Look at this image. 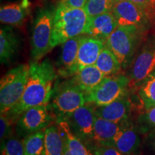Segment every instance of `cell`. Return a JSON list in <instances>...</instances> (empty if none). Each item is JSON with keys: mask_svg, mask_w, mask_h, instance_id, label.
Returning <instances> with one entry per match:
<instances>
[{"mask_svg": "<svg viewBox=\"0 0 155 155\" xmlns=\"http://www.w3.org/2000/svg\"><path fill=\"white\" fill-rule=\"evenodd\" d=\"M57 71L49 60L33 61L29 65L28 82L22 98L16 105L5 113L17 122L19 116L33 106L48 105L53 97Z\"/></svg>", "mask_w": 155, "mask_h": 155, "instance_id": "6da1fadb", "label": "cell"}, {"mask_svg": "<svg viewBox=\"0 0 155 155\" xmlns=\"http://www.w3.org/2000/svg\"><path fill=\"white\" fill-rule=\"evenodd\" d=\"M88 18L83 8L70 7L60 3L56 7L54 15L52 49L70 39L85 35Z\"/></svg>", "mask_w": 155, "mask_h": 155, "instance_id": "7a4b0ae2", "label": "cell"}, {"mask_svg": "<svg viewBox=\"0 0 155 155\" xmlns=\"http://www.w3.org/2000/svg\"><path fill=\"white\" fill-rule=\"evenodd\" d=\"M144 34L133 27L119 25L108 37L106 46L117 58L123 69L130 65Z\"/></svg>", "mask_w": 155, "mask_h": 155, "instance_id": "3957f363", "label": "cell"}, {"mask_svg": "<svg viewBox=\"0 0 155 155\" xmlns=\"http://www.w3.org/2000/svg\"><path fill=\"white\" fill-rule=\"evenodd\" d=\"M50 108L56 121L63 120L81 106L86 104L84 92L73 79L55 86Z\"/></svg>", "mask_w": 155, "mask_h": 155, "instance_id": "277c9868", "label": "cell"}, {"mask_svg": "<svg viewBox=\"0 0 155 155\" xmlns=\"http://www.w3.org/2000/svg\"><path fill=\"white\" fill-rule=\"evenodd\" d=\"M29 74V65L22 64L9 71L0 81L1 114L9 111L24 94Z\"/></svg>", "mask_w": 155, "mask_h": 155, "instance_id": "5b68a950", "label": "cell"}, {"mask_svg": "<svg viewBox=\"0 0 155 155\" xmlns=\"http://www.w3.org/2000/svg\"><path fill=\"white\" fill-rule=\"evenodd\" d=\"M130 80L127 75L106 76L93 90L85 94L86 104L95 106L107 105L129 93Z\"/></svg>", "mask_w": 155, "mask_h": 155, "instance_id": "8992f818", "label": "cell"}, {"mask_svg": "<svg viewBox=\"0 0 155 155\" xmlns=\"http://www.w3.org/2000/svg\"><path fill=\"white\" fill-rule=\"evenodd\" d=\"M54 15L51 9H42L35 17L31 38V57L34 61H39L52 50Z\"/></svg>", "mask_w": 155, "mask_h": 155, "instance_id": "52a82bcc", "label": "cell"}, {"mask_svg": "<svg viewBox=\"0 0 155 155\" xmlns=\"http://www.w3.org/2000/svg\"><path fill=\"white\" fill-rule=\"evenodd\" d=\"M129 88H137L155 71V40L150 39L135 54L128 68Z\"/></svg>", "mask_w": 155, "mask_h": 155, "instance_id": "ba28073f", "label": "cell"}, {"mask_svg": "<svg viewBox=\"0 0 155 155\" xmlns=\"http://www.w3.org/2000/svg\"><path fill=\"white\" fill-rule=\"evenodd\" d=\"M55 119L50 106L41 105L28 108L19 116L15 125L17 137H25L30 134L44 130Z\"/></svg>", "mask_w": 155, "mask_h": 155, "instance_id": "9c48e42d", "label": "cell"}, {"mask_svg": "<svg viewBox=\"0 0 155 155\" xmlns=\"http://www.w3.org/2000/svg\"><path fill=\"white\" fill-rule=\"evenodd\" d=\"M112 12L119 26L133 27L144 33L153 23L142 9L127 0H116Z\"/></svg>", "mask_w": 155, "mask_h": 155, "instance_id": "30bf717a", "label": "cell"}, {"mask_svg": "<svg viewBox=\"0 0 155 155\" xmlns=\"http://www.w3.org/2000/svg\"><path fill=\"white\" fill-rule=\"evenodd\" d=\"M95 108L96 106L92 104H86L63 119L68 122L77 137L91 146L95 144L94 124L96 117Z\"/></svg>", "mask_w": 155, "mask_h": 155, "instance_id": "8fae6325", "label": "cell"}, {"mask_svg": "<svg viewBox=\"0 0 155 155\" xmlns=\"http://www.w3.org/2000/svg\"><path fill=\"white\" fill-rule=\"evenodd\" d=\"M83 35L76 36L62 44L61 54L57 63V73L62 78H69L78 71V52Z\"/></svg>", "mask_w": 155, "mask_h": 155, "instance_id": "7c38bea8", "label": "cell"}, {"mask_svg": "<svg viewBox=\"0 0 155 155\" xmlns=\"http://www.w3.org/2000/svg\"><path fill=\"white\" fill-rule=\"evenodd\" d=\"M129 94L124 95L107 105L96 106V116L116 123L130 121L132 103Z\"/></svg>", "mask_w": 155, "mask_h": 155, "instance_id": "4fadbf2b", "label": "cell"}, {"mask_svg": "<svg viewBox=\"0 0 155 155\" xmlns=\"http://www.w3.org/2000/svg\"><path fill=\"white\" fill-rule=\"evenodd\" d=\"M131 122L130 120L122 123H116L96 116L94 124V143L111 146L118 136Z\"/></svg>", "mask_w": 155, "mask_h": 155, "instance_id": "5bb4252c", "label": "cell"}, {"mask_svg": "<svg viewBox=\"0 0 155 155\" xmlns=\"http://www.w3.org/2000/svg\"><path fill=\"white\" fill-rule=\"evenodd\" d=\"M119 26L112 12L89 17L85 35L106 42L108 37Z\"/></svg>", "mask_w": 155, "mask_h": 155, "instance_id": "9a60e30c", "label": "cell"}, {"mask_svg": "<svg viewBox=\"0 0 155 155\" xmlns=\"http://www.w3.org/2000/svg\"><path fill=\"white\" fill-rule=\"evenodd\" d=\"M106 42L100 39L83 35L78 52V65L79 70L95 65ZM78 70V71H79Z\"/></svg>", "mask_w": 155, "mask_h": 155, "instance_id": "2e32d148", "label": "cell"}, {"mask_svg": "<svg viewBox=\"0 0 155 155\" xmlns=\"http://www.w3.org/2000/svg\"><path fill=\"white\" fill-rule=\"evenodd\" d=\"M137 125L131 123L118 136L111 146L127 155H134L141 146V139Z\"/></svg>", "mask_w": 155, "mask_h": 155, "instance_id": "e0dca14e", "label": "cell"}, {"mask_svg": "<svg viewBox=\"0 0 155 155\" xmlns=\"http://www.w3.org/2000/svg\"><path fill=\"white\" fill-rule=\"evenodd\" d=\"M61 129L63 134L65 147L72 155H96L94 152V146H91L82 139L77 137L68 122L65 120H59L56 121Z\"/></svg>", "mask_w": 155, "mask_h": 155, "instance_id": "ac0fdd59", "label": "cell"}, {"mask_svg": "<svg viewBox=\"0 0 155 155\" xmlns=\"http://www.w3.org/2000/svg\"><path fill=\"white\" fill-rule=\"evenodd\" d=\"M29 6L28 0L2 6L0 9L1 22L12 26H21L28 17Z\"/></svg>", "mask_w": 155, "mask_h": 155, "instance_id": "d6986e66", "label": "cell"}, {"mask_svg": "<svg viewBox=\"0 0 155 155\" xmlns=\"http://www.w3.org/2000/svg\"><path fill=\"white\" fill-rule=\"evenodd\" d=\"M105 77L96 65H93L79 70L72 79L86 94L98 86Z\"/></svg>", "mask_w": 155, "mask_h": 155, "instance_id": "ffe728a7", "label": "cell"}, {"mask_svg": "<svg viewBox=\"0 0 155 155\" xmlns=\"http://www.w3.org/2000/svg\"><path fill=\"white\" fill-rule=\"evenodd\" d=\"M19 42L11 28H2L0 31V61L7 64L12 61L17 53Z\"/></svg>", "mask_w": 155, "mask_h": 155, "instance_id": "44dd1931", "label": "cell"}, {"mask_svg": "<svg viewBox=\"0 0 155 155\" xmlns=\"http://www.w3.org/2000/svg\"><path fill=\"white\" fill-rule=\"evenodd\" d=\"M45 155H63L65 141L57 123L50 124L45 129Z\"/></svg>", "mask_w": 155, "mask_h": 155, "instance_id": "7402d4cb", "label": "cell"}, {"mask_svg": "<svg viewBox=\"0 0 155 155\" xmlns=\"http://www.w3.org/2000/svg\"><path fill=\"white\" fill-rule=\"evenodd\" d=\"M135 88L139 106L144 111L155 106V71Z\"/></svg>", "mask_w": 155, "mask_h": 155, "instance_id": "603a6c76", "label": "cell"}, {"mask_svg": "<svg viewBox=\"0 0 155 155\" xmlns=\"http://www.w3.org/2000/svg\"><path fill=\"white\" fill-rule=\"evenodd\" d=\"M95 65L106 76L119 74L123 69L117 58L106 46L103 48Z\"/></svg>", "mask_w": 155, "mask_h": 155, "instance_id": "cb8c5ba5", "label": "cell"}, {"mask_svg": "<svg viewBox=\"0 0 155 155\" xmlns=\"http://www.w3.org/2000/svg\"><path fill=\"white\" fill-rule=\"evenodd\" d=\"M22 141L25 155H45V129L25 136Z\"/></svg>", "mask_w": 155, "mask_h": 155, "instance_id": "d4e9b609", "label": "cell"}, {"mask_svg": "<svg viewBox=\"0 0 155 155\" xmlns=\"http://www.w3.org/2000/svg\"><path fill=\"white\" fill-rule=\"evenodd\" d=\"M116 0H86L83 9L89 17L112 12Z\"/></svg>", "mask_w": 155, "mask_h": 155, "instance_id": "484cf974", "label": "cell"}, {"mask_svg": "<svg viewBox=\"0 0 155 155\" xmlns=\"http://www.w3.org/2000/svg\"><path fill=\"white\" fill-rule=\"evenodd\" d=\"M1 155H25L22 139L13 136L2 141Z\"/></svg>", "mask_w": 155, "mask_h": 155, "instance_id": "4316f807", "label": "cell"}, {"mask_svg": "<svg viewBox=\"0 0 155 155\" xmlns=\"http://www.w3.org/2000/svg\"><path fill=\"white\" fill-rule=\"evenodd\" d=\"M137 127L142 134H147L155 129V106L144 111L138 116Z\"/></svg>", "mask_w": 155, "mask_h": 155, "instance_id": "83f0119b", "label": "cell"}, {"mask_svg": "<svg viewBox=\"0 0 155 155\" xmlns=\"http://www.w3.org/2000/svg\"><path fill=\"white\" fill-rule=\"evenodd\" d=\"M14 121L8 117L5 114H1L0 117V139L1 141L14 136L13 124Z\"/></svg>", "mask_w": 155, "mask_h": 155, "instance_id": "f1b7e54d", "label": "cell"}, {"mask_svg": "<svg viewBox=\"0 0 155 155\" xmlns=\"http://www.w3.org/2000/svg\"><path fill=\"white\" fill-rule=\"evenodd\" d=\"M135 4L148 15L152 22H155V0H127Z\"/></svg>", "mask_w": 155, "mask_h": 155, "instance_id": "f546056e", "label": "cell"}, {"mask_svg": "<svg viewBox=\"0 0 155 155\" xmlns=\"http://www.w3.org/2000/svg\"><path fill=\"white\" fill-rule=\"evenodd\" d=\"M96 155H127L113 146L95 144L94 146Z\"/></svg>", "mask_w": 155, "mask_h": 155, "instance_id": "4dcf8cb0", "label": "cell"}, {"mask_svg": "<svg viewBox=\"0 0 155 155\" xmlns=\"http://www.w3.org/2000/svg\"><path fill=\"white\" fill-rule=\"evenodd\" d=\"M86 0H61V2L64 5L75 8H83Z\"/></svg>", "mask_w": 155, "mask_h": 155, "instance_id": "1f68e13d", "label": "cell"}, {"mask_svg": "<svg viewBox=\"0 0 155 155\" xmlns=\"http://www.w3.org/2000/svg\"><path fill=\"white\" fill-rule=\"evenodd\" d=\"M148 135L147 137V145L152 150V151L155 154V129L147 132Z\"/></svg>", "mask_w": 155, "mask_h": 155, "instance_id": "d6a6232c", "label": "cell"}, {"mask_svg": "<svg viewBox=\"0 0 155 155\" xmlns=\"http://www.w3.org/2000/svg\"><path fill=\"white\" fill-rule=\"evenodd\" d=\"M63 155H72V154H71V153L69 152V150L66 148V147H65V152H64Z\"/></svg>", "mask_w": 155, "mask_h": 155, "instance_id": "836d02e7", "label": "cell"}]
</instances>
